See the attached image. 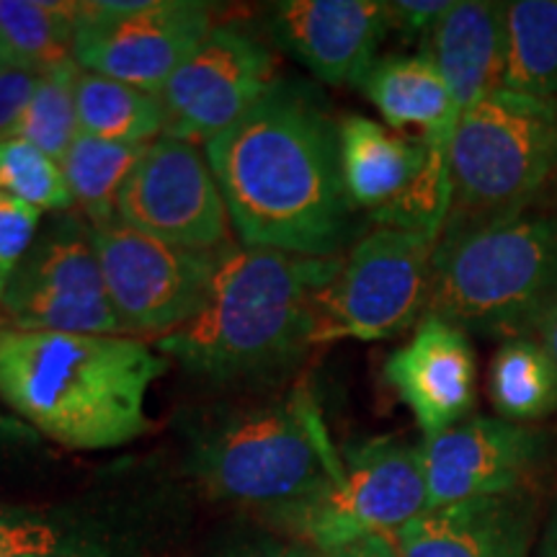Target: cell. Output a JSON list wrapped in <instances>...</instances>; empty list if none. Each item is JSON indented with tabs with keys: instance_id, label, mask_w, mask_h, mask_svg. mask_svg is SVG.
Returning a JSON list of instances; mask_svg holds the SVG:
<instances>
[{
	"instance_id": "obj_1",
	"label": "cell",
	"mask_w": 557,
	"mask_h": 557,
	"mask_svg": "<svg viewBox=\"0 0 557 557\" xmlns=\"http://www.w3.org/2000/svg\"><path fill=\"white\" fill-rule=\"evenodd\" d=\"M205 152L240 246L338 259L351 240L338 122L308 88L278 81Z\"/></svg>"
},
{
	"instance_id": "obj_2",
	"label": "cell",
	"mask_w": 557,
	"mask_h": 557,
	"mask_svg": "<svg viewBox=\"0 0 557 557\" xmlns=\"http://www.w3.org/2000/svg\"><path fill=\"white\" fill-rule=\"evenodd\" d=\"M169 357L132 336L0 329V403L67 449H114L148 429Z\"/></svg>"
},
{
	"instance_id": "obj_3",
	"label": "cell",
	"mask_w": 557,
	"mask_h": 557,
	"mask_svg": "<svg viewBox=\"0 0 557 557\" xmlns=\"http://www.w3.org/2000/svg\"><path fill=\"white\" fill-rule=\"evenodd\" d=\"M338 271L341 259L230 243L220 250L201 310L152 346L201 380L278 377L318 344L315 297Z\"/></svg>"
},
{
	"instance_id": "obj_4",
	"label": "cell",
	"mask_w": 557,
	"mask_h": 557,
	"mask_svg": "<svg viewBox=\"0 0 557 557\" xmlns=\"http://www.w3.org/2000/svg\"><path fill=\"white\" fill-rule=\"evenodd\" d=\"M189 468L209 496L282 521L336 483L344 457L333 447L315 395L299 382L276 398L205 423L191 442Z\"/></svg>"
},
{
	"instance_id": "obj_5",
	"label": "cell",
	"mask_w": 557,
	"mask_h": 557,
	"mask_svg": "<svg viewBox=\"0 0 557 557\" xmlns=\"http://www.w3.org/2000/svg\"><path fill=\"white\" fill-rule=\"evenodd\" d=\"M557 308V209L447 222L431 256L426 315L465 333L521 338Z\"/></svg>"
},
{
	"instance_id": "obj_6",
	"label": "cell",
	"mask_w": 557,
	"mask_h": 557,
	"mask_svg": "<svg viewBox=\"0 0 557 557\" xmlns=\"http://www.w3.org/2000/svg\"><path fill=\"white\" fill-rule=\"evenodd\" d=\"M557 171V101L493 88L465 111L449 150L447 222H487L534 207Z\"/></svg>"
},
{
	"instance_id": "obj_7",
	"label": "cell",
	"mask_w": 557,
	"mask_h": 557,
	"mask_svg": "<svg viewBox=\"0 0 557 557\" xmlns=\"http://www.w3.org/2000/svg\"><path fill=\"white\" fill-rule=\"evenodd\" d=\"M434 246L426 235L395 227H374L354 243L336 278L315 297L318 344L385 341L421 323Z\"/></svg>"
},
{
	"instance_id": "obj_8",
	"label": "cell",
	"mask_w": 557,
	"mask_h": 557,
	"mask_svg": "<svg viewBox=\"0 0 557 557\" xmlns=\"http://www.w3.org/2000/svg\"><path fill=\"white\" fill-rule=\"evenodd\" d=\"M341 457L344 470L336 483L278 521L318 555L367 534H395L429 508L421 444L377 436L354 444Z\"/></svg>"
},
{
	"instance_id": "obj_9",
	"label": "cell",
	"mask_w": 557,
	"mask_h": 557,
	"mask_svg": "<svg viewBox=\"0 0 557 557\" xmlns=\"http://www.w3.org/2000/svg\"><path fill=\"white\" fill-rule=\"evenodd\" d=\"M90 227L111 308L127 336L156 344L207 302L220 250L173 246L120 218Z\"/></svg>"
},
{
	"instance_id": "obj_10",
	"label": "cell",
	"mask_w": 557,
	"mask_h": 557,
	"mask_svg": "<svg viewBox=\"0 0 557 557\" xmlns=\"http://www.w3.org/2000/svg\"><path fill=\"white\" fill-rule=\"evenodd\" d=\"M0 308L9 329L127 336L107 295L94 227L83 214L62 212L37 235Z\"/></svg>"
},
{
	"instance_id": "obj_11",
	"label": "cell",
	"mask_w": 557,
	"mask_h": 557,
	"mask_svg": "<svg viewBox=\"0 0 557 557\" xmlns=\"http://www.w3.org/2000/svg\"><path fill=\"white\" fill-rule=\"evenodd\" d=\"M212 29V11L197 0H96L83 3L75 62L160 94Z\"/></svg>"
},
{
	"instance_id": "obj_12",
	"label": "cell",
	"mask_w": 557,
	"mask_h": 557,
	"mask_svg": "<svg viewBox=\"0 0 557 557\" xmlns=\"http://www.w3.org/2000/svg\"><path fill=\"white\" fill-rule=\"evenodd\" d=\"M276 83L274 52L256 34L233 24L214 26L160 88L165 135L207 145L246 116Z\"/></svg>"
},
{
	"instance_id": "obj_13",
	"label": "cell",
	"mask_w": 557,
	"mask_h": 557,
	"mask_svg": "<svg viewBox=\"0 0 557 557\" xmlns=\"http://www.w3.org/2000/svg\"><path fill=\"white\" fill-rule=\"evenodd\" d=\"M116 218L189 250H222L233 233L207 152L169 135L148 145L120 194Z\"/></svg>"
},
{
	"instance_id": "obj_14",
	"label": "cell",
	"mask_w": 557,
	"mask_h": 557,
	"mask_svg": "<svg viewBox=\"0 0 557 557\" xmlns=\"http://www.w3.org/2000/svg\"><path fill=\"white\" fill-rule=\"evenodd\" d=\"M545 449V438L527 423L506 418H465L442 434L423 438V475L429 508L517 493Z\"/></svg>"
},
{
	"instance_id": "obj_15",
	"label": "cell",
	"mask_w": 557,
	"mask_h": 557,
	"mask_svg": "<svg viewBox=\"0 0 557 557\" xmlns=\"http://www.w3.org/2000/svg\"><path fill=\"white\" fill-rule=\"evenodd\" d=\"M389 29L380 0H284L269 11L271 39L329 86H359Z\"/></svg>"
},
{
	"instance_id": "obj_16",
	"label": "cell",
	"mask_w": 557,
	"mask_h": 557,
	"mask_svg": "<svg viewBox=\"0 0 557 557\" xmlns=\"http://www.w3.org/2000/svg\"><path fill=\"white\" fill-rule=\"evenodd\" d=\"M385 382L413 413L423 438L465 421L478 398V364L468 333L423 315L408 344L387 357Z\"/></svg>"
},
{
	"instance_id": "obj_17",
	"label": "cell",
	"mask_w": 557,
	"mask_h": 557,
	"mask_svg": "<svg viewBox=\"0 0 557 557\" xmlns=\"http://www.w3.org/2000/svg\"><path fill=\"white\" fill-rule=\"evenodd\" d=\"M534 508L519 493L426 508L393 534L403 557H529Z\"/></svg>"
},
{
	"instance_id": "obj_18",
	"label": "cell",
	"mask_w": 557,
	"mask_h": 557,
	"mask_svg": "<svg viewBox=\"0 0 557 557\" xmlns=\"http://www.w3.org/2000/svg\"><path fill=\"white\" fill-rule=\"evenodd\" d=\"M338 150L346 197L372 220L406 197L429 160L421 137H406L359 114L338 122Z\"/></svg>"
},
{
	"instance_id": "obj_19",
	"label": "cell",
	"mask_w": 557,
	"mask_h": 557,
	"mask_svg": "<svg viewBox=\"0 0 557 557\" xmlns=\"http://www.w3.org/2000/svg\"><path fill=\"white\" fill-rule=\"evenodd\" d=\"M506 3L455 0L429 34L426 54L447 81L459 114L498 88L504 65Z\"/></svg>"
},
{
	"instance_id": "obj_20",
	"label": "cell",
	"mask_w": 557,
	"mask_h": 557,
	"mask_svg": "<svg viewBox=\"0 0 557 557\" xmlns=\"http://www.w3.org/2000/svg\"><path fill=\"white\" fill-rule=\"evenodd\" d=\"M498 88L557 101V0L506 3Z\"/></svg>"
},
{
	"instance_id": "obj_21",
	"label": "cell",
	"mask_w": 557,
	"mask_h": 557,
	"mask_svg": "<svg viewBox=\"0 0 557 557\" xmlns=\"http://www.w3.org/2000/svg\"><path fill=\"white\" fill-rule=\"evenodd\" d=\"M83 3L65 0H0V45L9 62L34 73L75 60Z\"/></svg>"
},
{
	"instance_id": "obj_22",
	"label": "cell",
	"mask_w": 557,
	"mask_h": 557,
	"mask_svg": "<svg viewBox=\"0 0 557 557\" xmlns=\"http://www.w3.org/2000/svg\"><path fill=\"white\" fill-rule=\"evenodd\" d=\"M83 135L124 145H150L165 135L158 94L83 70L75 86Z\"/></svg>"
},
{
	"instance_id": "obj_23",
	"label": "cell",
	"mask_w": 557,
	"mask_h": 557,
	"mask_svg": "<svg viewBox=\"0 0 557 557\" xmlns=\"http://www.w3.org/2000/svg\"><path fill=\"white\" fill-rule=\"evenodd\" d=\"M145 150L148 145L109 143L83 132L75 137L60 165L75 207L90 225L116 220V201Z\"/></svg>"
},
{
	"instance_id": "obj_24",
	"label": "cell",
	"mask_w": 557,
	"mask_h": 557,
	"mask_svg": "<svg viewBox=\"0 0 557 557\" xmlns=\"http://www.w3.org/2000/svg\"><path fill=\"white\" fill-rule=\"evenodd\" d=\"M487 393L506 421L527 423L557 408V369L540 341L508 338L491 361Z\"/></svg>"
},
{
	"instance_id": "obj_25",
	"label": "cell",
	"mask_w": 557,
	"mask_h": 557,
	"mask_svg": "<svg viewBox=\"0 0 557 557\" xmlns=\"http://www.w3.org/2000/svg\"><path fill=\"white\" fill-rule=\"evenodd\" d=\"M81 73L83 67L73 60L41 75L16 129L18 139H26L58 163L81 135L78 103H75Z\"/></svg>"
},
{
	"instance_id": "obj_26",
	"label": "cell",
	"mask_w": 557,
	"mask_h": 557,
	"mask_svg": "<svg viewBox=\"0 0 557 557\" xmlns=\"http://www.w3.org/2000/svg\"><path fill=\"white\" fill-rule=\"evenodd\" d=\"M0 197L24 201L39 212H70L73 194L58 160L26 139L0 143Z\"/></svg>"
},
{
	"instance_id": "obj_27",
	"label": "cell",
	"mask_w": 557,
	"mask_h": 557,
	"mask_svg": "<svg viewBox=\"0 0 557 557\" xmlns=\"http://www.w3.org/2000/svg\"><path fill=\"white\" fill-rule=\"evenodd\" d=\"M0 557H78V547L41 513L0 506Z\"/></svg>"
},
{
	"instance_id": "obj_28",
	"label": "cell",
	"mask_w": 557,
	"mask_h": 557,
	"mask_svg": "<svg viewBox=\"0 0 557 557\" xmlns=\"http://www.w3.org/2000/svg\"><path fill=\"white\" fill-rule=\"evenodd\" d=\"M41 214L45 212L24 205V201L0 197V302H3L11 278L16 276L18 267L37 240Z\"/></svg>"
},
{
	"instance_id": "obj_29",
	"label": "cell",
	"mask_w": 557,
	"mask_h": 557,
	"mask_svg": "<svg viewBox=\"0 0 557 557\" xmlns=\"http://www.w3.org/2000/svg\"><path fill=\"white\" fill-rule=\"evenodd\" d=\"M39 78L41 73L13 65V62H5L0 67V143L16 137L18 122Z\"/></svg>"
},
{
	"instance_id": "obj_30",
	"label": "cell",
	"mask_w": 557,
	"mask_h": 557,
	"mask_svg": "<svg viewBox=\"0 0 557 557\" xmlns=\"http://www.w3.org/2000/svg\"><path fill=\"white\" fill-rule=\"evenodd\" d=\"M455 0H398L389 3L393 29H398L406 39L426 37L436 29L438 21L447 16Z\"/></svg>"
},
{
	"instance_id": "obj_31",
	"label": "cell",
	"mask_w": 557,
	"mask_h": 557,
	"mask_svg": "<svg viewBox=\"0 0 557 557\" xmlns=\"http://www.w3.org/2000/svg\"><path fill=\"white\" fill-rule=\"evenodd\" d=\"M220 557H318V553L297 540H282L274 537V534H261V537L235 542V545H230Z\"/></svg>"
},
{
	"instance_id": "obj_32",
	"label": "cell",
	"mask_w": 557,
	"mask_h": 557,
	"mask_svg": "<svg viewBox=\"0 0 557 557\" xmlns=\"http://www.w3.org/2000/svg\"><path fill=\"white\" fill-rule=\"evenodd\" d=\"M318 557H403L393 534H367V537L348 542L344 547L331 549Z\"/></svg>"
},
{
	"instance_id": "obj_33",
	"label": "cell",
	"mask_w": 557,
	"mask_h": 557,
	"mask_svg": "<svg viewBox=\"0 0 557 557\" xmlns=\"http://www.w3.org/2000/svg\"><path fill=\"white\" fill-rule=\"evenodd\" d=\"M37 442V431L26 426L18 418L0 413V455L9 449H16L21 444H34Z\"/></svg>"
},
{
	"instance_id": "obj_34",
	"label": "cell",
	"mask_w": 557,
	"mask_h": 557,
	"mask_svg": "<svg viewBox=\"0 0 557 557\" xmlns=\"http://www.w3.org/2000/svg\"><path fill=\"white\" fill-rule=\"evenodd\" d=\"M540 344L545 346V351L553 359V364L557 369V308L549 312V315L540 323Z\"/></svg>"
},
{
	"instance_id": "obj_35",
	"label": "cell",
	"mask_w": 557,
	"mask_h": 557,
	"mask_svg": "<svg viewBox=\"0 0 557 557\" xmlns=\"http://www.w3.org/2000/svg\"><path fill=\"white\" fill-rule=\"evenodd\" d=\"M537 557H557V504L549 511L545 532L540 540V555Z\"/></svg>"
},
{
	"instance_id": "obj_36",
	"label": "cell",
	"mask_w": 557,
	"mask_h": 557,
	"mask_svg": "<svg viewBox=\"0 0 557 557\" xmlns=\"http://www.w3.org/2000/svg\"><path fill=\"white\" fill-rule=\"evenodd\" d=\"M5 62H9V54H5V50H3V45H0V67L5 65Z\"/></svg>"
},
{
	"instance_id": "obj_37",
	"label": "cell",
	"mask_w": 557,
	"mask_h": 557,
	"mask_svg": "<svg viewBox=\"0 0 557 557\" xmlns=\"http://www.w3.org/2000/svg\"><path fill=\"white\" fill-rule=\"evenodd\" d=\"M0 329H9V323H5V315H3V308H0Z\"/></svg>"
}]
</instances>
